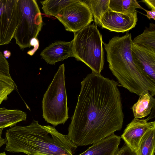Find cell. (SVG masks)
Returning a JSON list of instances; mask_svg holds the SVG:
<instances>
[{
  "label": "cell",
  "mask_w": 155,
  "mask_h": 155,
  "mask_svg": "<svg viewBox=\"0 0 155 155\" xmlns=\"http://www.w3.org/2000/svg\"><path fill=\"white\" fill-rule=\"evenodd\" d=\"M74 0H46L41 1L44 13L48 15L55 17L65 7Z\"/></svg>",
  "instance_id": "cell-20"
},
{
  "label": "cell",
  "mask_w": 155,
  "mask_h": 155,
  "mask_svg": "<svg viewBox=\"0 0 155 155\" xmlns=\"http://www.w3.org/2000/svg\"><path fill=\"white\" fill-rule=\"evenodd\" d=\"M154 24L132 40L133 43L155 52V29Z\"/></svg>",
  "instance_id": "cell-17"
},
{
  "label": "cell",
  "mask_w": 155,
  "mask_h": 155,
  "mask_svg": "<svg viewBox=\"0 0 155 155\" xmlns=\"http://www.w3.org/2000/svg\"><path fill=\"white\" fill-rule=\"evenodd\" d=\"M90 8L95 25L101 26V20L104 14L109 9L110 0H88L83 1Z\"/></svg>",
  "instance_id": "cell-18"
},
{
  "label": "cell",
  "mask_w": 155,
  "mask_h": 155,
  "mask_svg": "<svg viewBox=\"0 0 155 155\" xmlns=\"http://www.w3.org/2000/svg\"><path fill=\"white\" fill-rule=\"evenodd\" d=\"M0 73L11 77L9 72V66L3 54L0 51Z\"/></svg>",
  "instance_id": "cell-22"
},
{
  "label": "cell",
  "mask_w": 155,
  "mask_h": 155,
  "mask_svg": "<svg viewBox=\"0 0 155 155\" xmlns=\"http://www.w3.org/2000/svg\"><path fill=\"white\" fill-rule=\"evenodd\" d=\"M148 119L134 118L127 125L120 138L133 150H138L140 141L149 130L155 128V121L148 122Z\"/></svg>",
  "instance_id": "cell-10"
},
{
  "label": "cell",
  "mask_w": 155,
  "mask_h": 155,
  "mask_svg": "<svg viewBox=\"0 0 155 155\" xmlns=\"http://www.w3.org/2000/svg\"><path fill=\"white\" fill-rule=\"evenodd\" d=\"M115 155H137L136 152L133 150L126 143L119 149Z\"/></svg>",
  "instance_id": "cell-23"
},
{
  "label": "cell",
  "mask_w": 155,
  "mask_h": 155,
  "mask_svg": "<svg viewBox=\"0 0 155 155\" xmlns=\"http://www.w3.org/2000/svg\"><path fill=\"white\" fill-rule=\"evenodd\" d=\"M4 57L6 58H9L11 55L10 52L6 50L5 51H4Z\"/></svg>",
  "instance_id": "cell-27"
},
{
  "label": "cell",
  "mask_w": 155,
  "mask_h": 155,
  "mask_svg": "<svg viewBox=\"0 0 155 155\" xmlns=\"http://www.w3.org/2000/svg\"><path fill=\"white\" fill-rule=\"evenodd\" d=\"M5 150L28 155H73L77 146L67 135L58 132L54 127L41 125L33 120L27 126L15 125L5 133Z\"/></svg>",
  "instance_id": "cell-2"
},
{
  "label": "cell",
  "mask_w": 155,
  "mask_h": 155,
  "mask_svg": "<svg viewBox=\"0 0 155 155\" xmlns=\"http://www.w3.org/2000/svg\"><path fill=\"white\" fill-rule=\"evenodd\" d=\"M131 52L136 66L155 83V52L133 43Z\"/></svg>",
  "instance_id": "cell-11"
},
{
  "label": "cell",
  "mask_w": 155,
  "mask_h": 155,
  "mask_svg": "<svg viewBox=\"0 0 155 155\" xmlns=\"http://www.w3.org/2000/svg\"><path fill=\"white\" fill-rule=\"evenodd\" d=\"M73 40L70 42L58 41L52 43L41 52L40 55L48 64H55L68 57H74Z\"/></svg>",
  "instance_id": "cell-12"
},
{
  "label": "cell",
  "mask_w": 155,
  "mask_h": 155,
  "mask_svg": "<svg viewBox=\"0 0 155 155\" xmlns=\"http://www.w3.org/2000/svg\"><path fill=\"white\" fill-rule=\"evenodd\" d=\"M30 46H33V49L27 52V54L30 56L33 55L38 49L39 46V41L37 38L32 39L30 43Z\"/></svg>",
  "instance_id": "cell-24"
},
{
  "label": "cell",
  "mask_w": 155,
  "mask_h": 155,
  "mask_svg": "<svg viewBox=\"0 0 155 155\" xmlns=\"http://www.w3.org/2000/svg\"><path fill=\"white\" fill-rule=\"evenodd\" d=\"M26 118V113L20 110L0 108V128L14 126Z\"/></svg>",
  "instance_id": "cell-15"
},
{
  "label": "cell",
  "mask_w": 155,
  "mask_h": 155,
  "mask_svg": "<svg viewBox=\"0 0 155 155\" xmlns=\"http://www.w3.org/2000/svg\"><path fill=\"white\" fill-rule=\"evenodd\" d=\"M81 84L67 135L77 146L93 144L120 130L124 118L117 82L92 71Z\"/></svg>",
  "instance_id": "cell-1"
},
{
  "label": "cell",
  "mask_w": 155,
  "mask_h": 155,
  "mask_svg": "<svg viewBox=\"0 0 155 155\" xmlns=\"http://www.w3.org/2000/svg\"><path fill=\"white\" fill-rule=\"evenodd\" d=\"M18 23L13 38L20 49L30 48L43 25L41 13L35 0H17Z\"/></svg>",
  "instance_id": "cell-6"
},
{
  "label": "cell",
  "mask_w": 155,
  "mask_h": 155,
  "mask_svg": "<svg viewBox=\"0 0 155 155\" xmlns=\"http://www.w3.org/2000/svg\"></svg>",
  "instance_id": "cell-30"
},
{
  "label": "cell",
  "mask_w": 155,
  "mask_h": 155,
  "mask_svg": "<svg viewBox=\"0 0 155 155\" xmlns=\"http://www.w3.org/2000/svg\"><path fill=\"white\" fill-rule=\"evenodd\" d=\"M147 12V14L145 15L149 19H153L155 20V9H152L150 11H148L144 9H143Z\"/></svg>",
  "instance_id": "cell-25"
},
{
  "label": "cell",
  "mask_w": 155,
  "mask_h": 155,
  "mask_svg": "<svg viewBox=\"0 0 155 155\" xmlns=\"http://www.w3.org/2000/svg\"><path fill=\"white\" fill-rule=\"evenodd\" d=\"M34 155H49L48 154H36Z\"/></svg>",
  "instance_id": "cell-29"
},
{
  "label": "cell",
  "mask_w": 155,
  "mask_h": 155,
  "mask_svg": "<svg viewBox=\"0 0 155 155\" xmlns=\"http://www.w3.org/2000/svg\"><path fill=\"white\" fill-rule=\"evenodd\" d=\"M74 34V57L84 62L92 71L100 74L104 67V52L102 35L97 26L90 24Z\"/></svg>",
  "instance_id": "cell-4"
},
{
  "label": "cell",
  "mask_w": 155,
  "mask_h": 155,
  "mask_svg": "<svg viewBox=\"0 0 155 155\" xmlns=\"http://www.w3.org/2000/svg\"><path fill=\"white\" fill-rule=\"evenodd\" d=\"M56 17L64 25L66 31L74 33L90 25L93 16L88 5L83 1L74 0Z\"/></svg>",
  "instance_id": "cell-7"
},
{
  "label": "cell",
  "mask_w": 155,
  "mask_h": 155,
  "mask_svg": "<svg viewBox=\"0 0 155 155\" xmlns=\"http://www.w3.org/2000/svg\"><path fill=\"white\" fill-rule=\"evenodd\" d=\"M155 107V99L153 96L149 92H143L132 107L134 118L139 119L147 116Z\"/></svg>",
  "instance_id": "cell-14"
},
{
  "label": "cell",
  "mask_w": 155,
  "mask_h": 155,
  "mask_svg": "<svg viewBox=\"0 0 155 155\" xmlns=\"http://www.w3.org/2000/svg\"><path fill=\"white\" fill-rule=\"evenodd\" d=\"M15 85L11 77L0 73V105L15 89Z\"/></svg>",
  "instance_id": "cell-21"
},
{
  "label": "cell",
  "mask_w": 155,
  "mask_h": 155,
  "mask_svg": "<svg viewBox=\"0 0 155 155\" xmlns=\"http://www.w3.org/2000/svg\"><path fill=\"white\" fill-rule=\"evenodd\" d=\"M137 12L124 14L114 12L110 8L103 15L101 20L102 28L111 31L123 33L134 28L137 21Z\"/></svg>",
  "instance_id": "cell-9"
},
{
  "label": "cell",
  "mask_w": 155,
  "mask_h": 155,
  "mask_svg": "<svg viewBox=\"0 0 155 155\" xmlns=\"http://www.w3.org/2000/svg\"><path fill=\"white\" fill-rule=\"evenodd\" d=\"M120 137L113 134L94 143L78 155H115L119 149Z\"/></svg>",
  "instance_id": "cell-13"
},
{
  "label": "cell",
  "mask_w": 155,
  "mask_h": 155,
  "mask_svg": "<svg viewBox=\"0 0 155 155\" xmlns=\"http://www.w3.org/2000/svg\"><path fill=\"white\" fill-rule=\"evenodd\" d=\"M155 128L148 130L142 138L137 155H154L155 153Z\"/></svg>",
  "instance_id": "cell-19"
},
{
  "label": "cell",
  "mask_w": 155,
  "mask_h": 155,
  "mask_svg": "<svg viewBox=\"0 0 155 155\" xmlns=\"http://www.w3.org/2000/svg\"><path fill=\"white\" fill-rule=\"evenodd\" d=\"M109 8L113 11L124 14L135 12L137 8L144 9L135 0H110Z\"/></svg>",
  "instance_id": "cell-16"
},
{
  "label": "cell",
  "mask_w": 155,
  "mask_h": 155,
  "mask_svg": "<svg viewBox=\"0 0 155 155\" xmlns=\"http://www.w3.org/2000/svg\"><path fill=\"white\" fill-rule=\"evenodd\" d=\"M151 9H155V0H144L142 1Z\"/></svg>",
  "instance_id": "cell-26"
},
{
  "label": "cell",
  "mask_w": 155,
  "mask_h": 155,
  "mask_svg": "<svg viewBox=\"0 0 155 155\" xmlns=\"http://www.w3.org/2000/svg\"><path fill=\"white\" fill-rule=\"evenodd\" d=\"M0 155H7L5 152L0 153Z\"/></svg>",
  "instance_id": "cell-28"
},
{
  "label": "cell",
  "mask_w": 155,
  "mask_h": 155,
  "mask_svg": "<svg viewBox=\"0 0 155 155\" xmlns=\"http://www.w3.org/2000/svg\"><path fill=\"white\" fill-rule=\"evenodd\" d=\"M109 68L118 83L131 93L140 96L149 92L155 95L154 83L136 65L131 52V35L127 32L121 37L114 36L104 43Z\"/></svg>",
  "instance_id": "cell-3"
},
{
  "label": "cell",
  "mask_w": 155,
  "mask_h": 155,
  "mask_svg": "<svg viewBox=\"0 0 155 155\" xmlns=\"http://www.w3.org/2000/svg\"><path fill=\"white\" fill-rule=\"evenodd\" d=\"M64 71L63 64L59 67L42 101L43 117L54 126L64 124L69 117Z\"/></svg>",
  "instance_id": "cell-5"
},
{
  "label": "cell",
  "mask_w": 155,
  "mask_h": 155,
  "mask_svg": "<svg viewBox=\"0 0 155 155\" xmlns=\"http://www.w3.org/2000/svg\"><path fill=\"white\" fill-rule=\"evenodd\" d=\"M18 18L17 0H0V46L13 38Z\"/></svg>",
  "instance_id": "cell-8"
}]
</instances>
